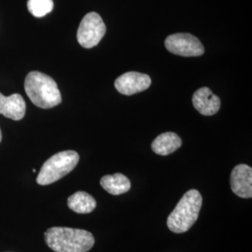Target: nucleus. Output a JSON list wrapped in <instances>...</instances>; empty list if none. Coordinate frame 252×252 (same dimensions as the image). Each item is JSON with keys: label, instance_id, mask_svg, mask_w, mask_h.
Wrapping results in <instances>:
<instances>
[{"label": "nucleus", "instance_id": "nucleus-7", "mask_svg": "<svg viewBox=\"0 0 252 252\" xmlns=\"http://www.w3.org/2000/svg\"><path fill=\"white\" fill-rule=\"evenodd\" d=\"M152 84V79L149 75L142 73H125L115 81V88L119 93L125 95H133L137 93L147 90Z\"/></svg>", "mask_w": 252, "mask_h": 252}, {"label": "nucleus", "instance_id": "nucleus-14", "mask_svg": "<svg viewBox=\"0 0 252 252\" xmlns=\"http://www.w3.org/2000/svg\"><path fill=\"white\" fill-rule=\"evenodd\" d=\"M27 9L36 18L44 17L54 9L53 0H28Z\"/></svg>", "mask_w": 252, "mask_h": 252}, {"label": "nucleus", "instance_id": "nucleus-8", "mask_svg": "<svg viewBox=\"0 0 252 252\" xmlns=\"http://www.w3.org/2000/svg\"><path fill=\"white\" fill-rule=\"evenodd\" d=\"M231 189L241 198L252 197V168L248 164H238L231 173Z\"/></svg>", "mask_w": 252, "mask_h": 252}, {"label": "nucleus", "instance_id": "nucleus-3", "mask_svg": "<svg viewBox=\"0 0 252 252\" xmlns=\"http://www.w3.org/2000/svg\"><path fill=\"white\" fill-rule=\"evenodd\" d=\"M202 195L197 189H189L180 200L167 219V227L175 234L189 231L198 219L202 207Z\"/></svg>", "mask_w": 252, "mask_h": 252}, {"label": "nucleus", "instance_id": "nucleus-4", "mask_svg": "<svg viewBox=\"0 0 252 252\" xmlns=\"http://www.w3.org/2000/svg\"><path fill=\"white\" fill-rule=\"evenodd\" d=\"M79 161L80 156L74 151H64L54 154L43 163L36 178L37 184L45 186L61 180L72 171Z\"/></svg>", "mask_w": 252, "mask_h": 252}, {"label": "nucleus", "instance_id": "nucleus-12", "mask_svg": "<svg viewBox=\"0 0 252 252\" xmlns=\"http://www.w3.org/2000/svg\"><path fill=\"white\" fill-rule=\"evenodd\" d=\"M100 184L103 189L112 195L124 194L131 189V181L121 173L104 176L100 180Z\"/></svg>", "mask_w": 252, "mask_h": 252}, {"label": "nucleus", "instance_id": "nucleus-11", "mask_svg": "<svg viewBox=\"0 0 252 252\" xmlns=\"http://www.w3.org/2000/svg\"><path fill=\"white\" fill-rule=\"evenodd\" d=\"M182 141L179 135L173 132H166L158 135L152 143V150L156 154L166 156L179 150Z\"/></svg>", "mask_w": 252, "mask_h": 252}, {"label": "nucleus", "instance_id": "nucleus-6", "mask_svg": "<svg viewBox=\"0 0 252 252\" xmlns=\"http://www.w3.org/2000/svg\"><path fill=\"white\" fill-rule=\"evenodd\" d=\"M165 48L170 53L184 57L201 56L205 53L204 46L196 36L189 33H177L166 37Z\"/></svg>", "mask_w": 252, "mask_h": 252}, {"label": "nucleus", "instance_id": "nucleus-2", "mask_svg": "<svg viewBox=\"0 0 252 252\" xmlns=\"http://www.w3.org/2000/svg\"><path fill=\"white\" fill-rule=\"evenodd\" d=\"M25 90L32 103L38 108H54L62 102L57 83L44 73H29L25 81Z\"/></svg>", "mask_w": 252, "mask_h": 252}, {"label": "nucleus", "instance_id": "nucleus-10", "mask_svg": "<svg viewBox=\"0 0 252 252\" xmlns=\"http://www.w3.org/2000/svg\"><path fill=\"white\" fill-rule=\"evenodd\" d=\"M27 105L23 96L13 94L5 96L0 93V114L14 121H20L26 115Z\"/></svg>", "mask_w": 252, "mask_h": 252}, {"label": "nucleus", "instance_id": "nucleus-9", "mask_svg": "<svg viewBox=\"0 0 252 252\" xmlns=\"http://www.w3.org/2000/svg\"><path fill=\"white\" fill-rule=\"evenodd\" d=\"M192 104L202 115L211 116L220 108V99L207 87L200 88L193 94Z\"/></svg>", "mask_w": 252, "mask_h": 252}, {"label": "nucleus", "instance_id": "nucleus-15", "mask_svg": "<svg viewBox=\"0 0 252 252\" xmlns=\"http://www.w3.org/2000/svg\"><path fill=\"white\" fill-rule=\"evenodd\" d=\"M2 140V133H1V129H0V142Z\"/></svg>", "mask_w": 252, "mask_h": 252}, {"label": "nucleus", "instance_id": "nucleus-5", "mask_svg": "<svg viewBox=\"0 0 252 252\" xmlns=\"http://www.w3.org/2000/svg\"><path fill=\"white\" fill-rule=\"evenodd\" d=\"M106 34V26L98 13L89 12L81 20L77 32L79 43L85 49L97 45Z\"/></svg>", "mask_w": 252, "mask_h": 252}, {"label": "nucleus", "instance_id": "nucleus-1", "mask_svg": "<svg viewBox=\"0 0 252 252\" xmlns=\"http://www.w3.org/2000/svg\"><path fill=\"white\" fill-rule=\"evenodd\" d=\"M45 242L54 252H88L94 245L90 232L67 227H52L45 232Z\"/></svg>", "mask_w": 252, "mask_h": 252}, {"label": "nucleus", "instance_id": "nucleus-13", "mask_svg": "<svg viewBox=\"0 0 252 252\" xmlns=\"http://www.w3.org/2000/svg\"><path fill=\"white\" fill-rule=\"evenodd\" d=\"M67 206L78 214H89L96 207V201L85 191H77L67 199Z\"/></svg>", "mask_w": 252, "mask_h": 252}]
</instances>
